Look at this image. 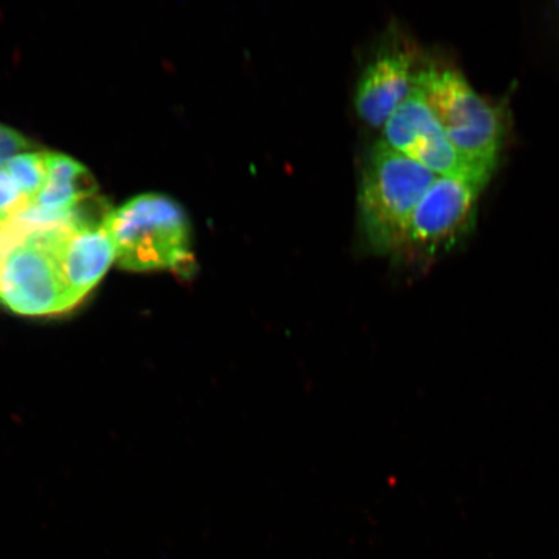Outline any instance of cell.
<instances>
[{"label":"cell","instance_id":"obj_1","mask_svg":"<svg viewBox=\"0 0 559 559\" xmlns=\"http://www.w3.org/2000/svg\"><path fill=\"white\" fill-rule=\"evenodd\" d=\"M116 262L130 271H193L191 228L177 202L158 193L136 195L114 209L105 223Z\"/></svg>","mask_w":559,"mask_h":559},{"label":"cell","instance_id":"obj_2","mask_svg":"<svg viewBox=\"0 0 559 559\" xmlns=\"http://www.w3.org/2000/svg\"><path fill=\"white\" fill-rule=\"evenodd\" d=\"M437 178L383 140L373 146L359 194L362 233L370 248L383 254L403 249L412 215Z\"/></svg>","mask_w":559,"mask_h":559},{"label":"cell","instance_id":"obj_3","mask_svg":"<svg viewBox=\"0 0 559 559\" xmlns=\"http://www.w3.org/2000/svg\"><path fill=\"white\" fill-rule=\"evenodd\" d=\"M414 86L428 103L453 148L469 163L495 170L506 138L500 109L451 68L419 70Z\"/></svg>","mask_w":559,"mask_h":559},{"label":"cell","instance_id":"obj_4","mask_svg":"<svg viewBox=\"0 0 559 559\" xmlns=\"http://www.w3.org/2000/svg\"><path fill=\"white\" fill-rule=\"evenodd\" d=\"M69 223H53L0 245V302L26 317L74 309L59 255Z\"/></svg>","mask_w":559,"mask_h":559},{"label":"cell","instance_id":"obj_5","mask_svg":"<svg viewBox=\"0 0 559 559\" xmlns=\"http://www.w3.org/2000/svg\"><path fill=\"white\" fill-rule=\"evenodd\" d=\"M491 177L485 173L438 177L412 215L403 248L429 261L456 247L473 228L479 195Z\"/></svg>","mask_w":559,"mask_h":559},{"label":"cell","instance_id":"obj_6","mask_svg":"<svg viewBox=\"0 0 559 559\" xmlns=\"http://www.w3.org/2000/svg\"><path fill=\"white\" fill-rule=\"evenodd\" d=\"M383 126L384 143L438 177L478 173L492 175L495 171L469 163L453 148L442 126L415 86Z\"/></svg>","mask_w":559,"mask_h":559},{"label":"cell","instance_id":"obj_7","mask_svg":"<svg viewBox=\"0 0 559 559\" xmlns=\"http://www.w3.org/2000/svg\"><path fill=\"white\" fill-rule=\"evenodd\" d=\"M414 60L407 51L383 52L362 73L355 105L368 124L379 128L411 93L415 80Z\"/></svg>","mask_w":559,"mask_h":559},{"label":"cell","instance_id":"obj_8","mask_svg":"<svg viewBox=\"0 0 559 559\" xmlns=\"http://www.w3.org/2000/svg\"><path fill=\"white\" fill-rule=\"evenodd\" d=\"M69 295L79 305L116 262V248L107 228H70L59 248Z\"/></svg>","mask_w":559,"mask_h":559},{"label":"cell","instance_id":"obj_9","mask_svg":"<svg viewBox=\"0 0 559 559\" xmlns=\"http://www.w3.org/2000/svg\"><path fill=\"white\" fill-rule=\"evenodd\" d=\"M96 192V180L86 166L66 155L47 152L46 183L33 205L48 212H67Z\"/></svg>","mask_w":559,"mask_h":559},{"label":"cell","instance_id":"obj_10","mask_svg":"<svg viewBox=\"0 0 559 559\" xmlns=\"http://www.w3.org/2000/svg\"><path fill=\"white\" fill-rule=\"evenodd\" d=\"M3 169L16 181L20 190L33 204L46 183L47 152L21 153V155L9 160Z\"/></svg>","mask_w":559,"mask_h":559},{"label":"cell","instance_id":"obj_11","mask_svg":"<svg viewBox=\"0 0 559 559\" xmlns=\"http://www.w3.org/2000/svg\"><path fill=\"white\" fill-rule=\"evenodd\" d=\"M31 205L29 199L2 167L0 169V225Z\"/></svg>","mask_w":559,"mask_h":559},{"label":"cell","instance_id":"obj_12","mask_svg":"<svg viewBox=\"0 0 559 559\" xmlns=\"http://www.w3.org/2000/svg\"><path fill=\"white\" fill-rule=\"evenodd\" d=\"M33 148L29 139L4 124H0V169L13 157L26 153Z\"/></svg>","mask_w":559,"mask_h":559},{"label":"cell","instance_id":"obj_13","mask_svg":"<svg viewBox=\"0 0 559 559\" xmlns=\"http://www.w3.org/2000/svg\"><path fill=\"white\" fill-rule=\"evenodd\" d=\"M556 7H557V10H558V12H559V3H556Z\"/></svg>","mask_w":559,"mask_h":559},{"label":"cell","instance_id":"obj_14","mask_svg":"<svg viewBox=\"0 0 559 559\" xmlns=\"http://www.w3.org/2000/svg\"><path fill=\"white\" fill-rule=\"evenodd\" d=\"M0 226H2V225H0Z\"/></svg>","mask_w":559,"mask_h":559}]
</instances>
